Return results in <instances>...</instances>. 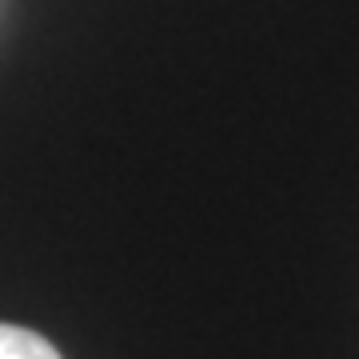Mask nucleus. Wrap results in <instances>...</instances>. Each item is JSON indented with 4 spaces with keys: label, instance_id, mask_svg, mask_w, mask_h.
Listing matches in <instances>:
<instances>
[{
    "label": "nucleus",
    "instance_id": "1",
    "mask_svg": "<svg viewBox=\"0 0 359 359\" xmlns=\"http://www.w3.org/2000/svg\"><path fill=\"white\" fill-rule=\"evenodd\" d=\"M0 359H60V351L28 327L0 323Z\"/></svg>",
    "mask_w": 359,
    "mask_h": 359
}]
</instances>
